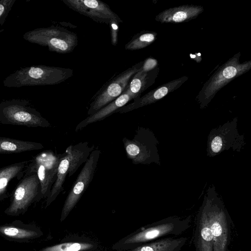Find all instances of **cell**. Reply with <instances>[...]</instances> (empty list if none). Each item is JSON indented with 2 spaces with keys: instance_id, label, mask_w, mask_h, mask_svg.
<instances>
[{
  "instance_id": "1",
  "label": "cell",
  "mask_w": 251,
  "mask_h": 251,
  "mask_svg": "<svg viewBox=\"0 0 251 251\" xmlns=\"http://www.w3.org/2000/svg\"><path fill=\"white\" fill-rule=\"evenodd\" d=\"M191 216L185 218L170 216L141 227L114 243L111 249L126 251L160 239L162 237L179 236L190 226Z\"/></svg>"
},
{
  "instance_id": "2",
  "label": "cell",
  "mask_w": 251,
  "mask_h": 251,
  "mask_svg": "<svg viewBox=\"0 0 251 251\" xmlns=\"http://www.w3.org/2000/svg\"><path fill=\"white\" fill-rule=\"evenodd\" d=\"M73 75V70L70 68L31 66L16 71L5 78L3 84L8 87L51 85L65 81Z\"/></svg>"
},
{
  "instance_id": "3",
  "label": "cell",
  "mask_w": 251,
  "mask_h": 251,
  "mask_svg": "<svg viewBox=\"0 0 251 251\" xmlns=\"http://www.w3.org/2000/svg\"><path fill=\"white\" fill-rule=\"evenodd\" d=\"M203 201L205 204L213 237V251H228L230 218L214 186L209 187Z\"/></svg>"
},
{
  "instance_id": "4",
  "label": "cell",
  "mask_w": 251,
  "mask_h": 251,
  "mask_svg": "<svg viewBox=\"0 0 251 251\" xmlns=\"http://www.w3.org/2000/svg\"><path fill=\"white\" fill-rule=\"evenodd\" d=\"M241 52L230 58L212 75L196 97L201 109L208 106L216 94L230 81L251 69V60L240 63Z\"/></svg>"
},
{
  "instance_id": "5",
  "label": "cell",
  "mask_w": 251,
  "mask_h": 251,
  "mask_svg": "<svg viewBox=\"0 0 251 251\" xmlns=\"http://www.w3.org/2000/svg\"><path fill=\"white\" fill-rule=\"evenodd\" d=\"M123 142L126 156L133 164L154 163L160 166L157 149L159 142L149 128L138 127L132 139L124 137Z\"/></svg>"
},
{
  "instance_id": "6",
  "label": "cell",
  "mask_w": 251,
  "mask_h": 251,
  "mask_svg": "<svg viewBox=\"0 0 251 251\" xmlns=\"http://www.w3.org/2000/svg\"><path fill=\"white\" fill-rule=\"evenodd\" d=\"M0 123L29 127H48L50 123L25 100L13 99L0 103Z\"/></svg>"
},
{
  "instance_id": "7",
  "label": "cell",
  "mask_w": 251,
  "mask_h": 251,
  "mask_svg": "<svg viewBox=\"0 0 251 251\" xmlns=\"http://www.w3.org/2000/svg\"><path fill=\"white\" fill-rule=\"evenodd\" d=\"M23 37L26 41L47 47L50 51L59 53L72 52L78 43L76 33L60 26L37 28L26 32Z\"/></svg>"
},
{
  "instance_id": "8",
  "label": "cell",
  "mask_w": 251,
  "mask_h": 251,
  "mask_svg": "<svg viewBox=\"0 0 251 251\" xmlns=\"http://www.w3.org/2000/svg\"><path fill=\"white\" fill-rule=\"evenodd\" d=\"M237 118L212 129L207 137V155L216 156L225 151L232 149L241 151L246 143L244 135H240L237 129Z\"/></svg>"
},
{
  "instance_id": "9",
  "label": "cell",
  "mask_w": 251,
  "mask_h": 251,
  "mask_svg": "<svg viewBox=\"0 0 251 251\" xmlns=\"http://www.w3.org/2000/svg\"><path fill=\"white\" fill-rule=\"evenodd\" d=\"M143 61L129 67L111 77L92 98L88 116L93 115L117 99L126 89L132 77L141 69Z\"/></svg>"
},
{
  "instance_id": "10",
  "label": "cell",
  "mask_w": 251,
  "mask_h": 251,
  "mask_svg": "<svg viewBox=\"0 0 251 251\" xmlns=\"http://www.w3.org/2000/svg\"><path fill=\"white\" fill-rule=\"evenodd\" d=\"M23 177L14 190L9 206L4 211L8 216L24 214L32 203L41 199L40 182L37 174L32 172Z\"/></svg>"
},
{
  "instance_id": "11",
  "label": "cell",
  "mask_w": 251,
  "mask_h": 251,
  "mask_svg": "<svg viewBox=\"0 0 251 251\" xmlns=\"http://www.w3.org/2000/svg\"><path fill=\"white\" fill-rule=\"evenodd\" d=\"M62 156L51 151L42 152L31 159L24 175L35 172L41 185V197L47 198L56 180L58 165ZM24 176V175H23Z\"/></svg>"
},
{
  "instance_id": "12",
  "label": "cell",
  "mask_w": 251,
  "mask_h": 251,
  "mask_svg": "<svg viewBox=\"0 0 251 251\" xmlns=\"http://www.w3.org/2000/svg\"><path fill=\"white\" fill-rule=\"evenodd\" d=\"M100 153L98 149L93 150L85 163L64 202L61 213V222L66 219L93 180Z\"/></svg>"
},
{
  "instance_id": "13",
  "label": "cell",
  "mask_w": 251,
  "mask_h": 251,
  "mask_svg": "<svg viewBox=\"0 0 251 251\" xmlns=\"http://www.w3.org/2000/svg\"><path fill=\"white\" fill-rule=\"evenodd\" d=\"M70 8L100 23L109 25L111 20L123 22L105 2L99 0H62Z\"/></svg>"
},
{
  "instance_id": "14",
  "label": "cell",
  "mask_w": 251,
  "mask_h": 251,
  "mask_svg": "<svg viewBox=\"0 0 251 251\" xmlns=\"http://www.w3.org/2000/svg\"><path fill=\"white\" fill-rule=\"evenodd\" d=\"M188 79V76H183L163 84L143 96L135 99L133 102L122 107L116 113H124L155 103L177 89Z\"/></svg>"
},
{
  "instance_id": "15",
  "label": "cell",
  "mask_w": 251,
  "mask_h": 251,
  "mask_svg": "<svg viewBox=\"0 0 251 251\" xmlns=\"http://www.w3.org/2000/svg\"><path fill=\"white\" fill-rule=\"evenodd\" d=\"M43 235L40 228L35 225L25 224L19 220L0 225V235L10 241L29 243Z\"/></svg>"
},
{
  "instance_id": "16",
  "label": "cell",
  "mask_w": 251,
  "mask_h": 251,
  "mask_svg": "<svg viewBox=\"0 0 251 251\" xmlns=\"http://www.w3.org/2000/svg\"><path fill=\"white\" fill-rule=\"evenodd\" d=\"M194 245L195 251H213V237L203 201L197 216Z\"/></svg>"
},
{
  "instance_id": "17",
  "label": "cell",
  "mask_w": 251,
  "mask_h": 251,
  "mask_svg": "<svg viewBox=\"0 0 251 251\" xmlns=\"http://www.w3.org/2000/svg\"><path fill=\"white\" fill-rule=\"evenodd\" d=\"M201 5H182L171 7L160 12L155 20L161 23H182L196 19L204 11Z\"/></svg>"
},
{
  "instance_id": "18",
  "label": "cell",
  "mask_w": 251,
  "mask_h": 251,
  "mask_svg": "<svg viewBox=\"0 0 251 251\" xmlns=\"http://www.w3.org/2000/svg\"><path fill=\"white\" fill-rule=\"evenodd\" d=\"M98 243L85 237L73 235L63 238L59 243L45 247L39 251H96Z\"/></svg>"
},
{
  "instance_id": "19",
  "label": "cell",
  "mask_w": 251,
  "mask_h": 251,
  "mask_svg": "<svg viewBox=\"0 0 251 251\" xmlns=\"http://www.w3.org/2000/svg\"><path fill=\"white\" fill-rule=\"evenodd\" d=\"M132 100H133L132 97L126 90L117 99L80 122L76 126L75 131L81 130L91 124L104 120L116 113L118 109L126 105Z\"/></svg>"
},
{
  "instance_id": "20",
  "label": "cell",
  "mask_w": 251,
  "mask_h": 251,
  "mask_svg": "<svg viewBox=\"0 0 251 251\" xmlns=\"http://www.w3.org/2000/svg\"><path fill=\"white\" fill-rule=\"evenodd\" d=\"M159 71L158 67L149 72L140 69L131 78L126 91L130 94L133 100L140 97L142 92L154 83Z\"/></svg>"
},
{
  "instance_id": "21",
  "label": "cell",
  "mask_w": 251,
  "mask_h": 251,
  "mask_svg": "<svg viewBox=\"0 0 251 251\" xmlns=\"http://www.w3.org/2000/svg\"><path fill=\"white\" fill-rule=\"evenodd\" d=\"M188 238L168 237L160 238L126 251H180Z\"/></svg>"
},
{
  "instance_id": "22",
  "label": "cell",
  "mask_w": 251,
  "mask_h": 251,
  "mask_svg": "<svg viewBox=\"0 0 251 251\" xmlns=\"http://www.w3.org/2000/svg\"><path fill=\"white\" fill-rule=\"evenodd\" d=\"M94 149V146H89L87 142L72 145L66 149L65 151L68 153L70 160L69 176H73L86 162Z\"/></svg>"
},
{
  "instance_id": "23",
  "label": "cell",
  "mask_w": 251,
  "mask_h": 251,
  "mask_svg": "<svg viewBox=\"0 0 251 251\" xmlns=\"http://www.w3.org/2000/svg\"><path fill=\"white\" fill-rule=\"evenodd\" d=\"M31 160L14 163L0 169V201L7 197L9 182L15 177L23 176L25 170Z\"/></svg>"
},
{
  "instance_id": "24",
  "label": "cell",
  "mask_w": 251,
  "mask_h": 251,
  "mask_svg": "<svg viewBox=\"0 0 251 251\" xmlns=\"http://www.w3.org/2000/svg\"><path fill=\"white\" fill-rule=\"evenodd\" d=\"M70 165L69 155L66 151L62 154L58 165L56 180L51 188L50 194L47 198L45 207L49 206L63 190V185Z\"/></svg>"
},
{
  "instance_id": "25",
  "label": "cell",
  "mask_w": 251,
  "mask_h": 251,
  "mask_svg": "<svg viewBox=\"0 0 251 251\" xmlns=\"http://www.w3.org/2000/svg\"><path fill=\"white\" fill-rule=\"evenodd\" d=\"M43 145L37 142L0 137V153H20L42 149Z\"/></svg>"
},
{
  "instance_id": "26",
  "label": "cell",
  "mask_w": 251,
  "mask_h": 251,
  "mask_svg": "<svg viewBox=\"0 0 251 251\" xmlns=\"http://www.w3.org/2000/svg\"><path fill=\"white\" fill-rule=\"evenodd\" d=\"M157 36L155 31L143 30L134 35L125 46L126 50H135L145 48L153 43Z\"/></svg>"
},
{
  "instance_id": "27",
  "label": "cell",
  "mask_w": 251,
  "mask_h": 251,
  "mask_svg": "<svg viewBox=\"0 0 251 251\" xmlns=\"http://www.w3.org/2000/svg\"><path fill=\"white\" fill-rule=\"evenodd\" d=\"M15 1L16 0H0V25H2L4 24Z\"/></svg>"
},
{
  "instance_id": "28",
  "label": "cell",
  "mask_w": 251,
  "mask_h": 251,
  "mask_svg": "<svg viewBox=\"0 0 251 251\" xmlns=\"http://www.w3.org/2000/svg\"><path fill=\"white\" fill-rule=\"evenodd\" d=\"M120 21L113 19L111 20L109 23L111 37V44L114 46H116L118 43V33L119 29V24Z\"/></svg>"
},
{
  "instance_id": "29",
  "label": "cell",
  "mask_w": 251,
  "mask_h": 251,
  "mask_svg": "<svg viewBox=\"0 0 251 251\" xmlns=\"http://www.w3.org/2000/svg\"><path fill=\"white\" fill-rule=\"evenodd\" d=\"M158 61L155 58L149 57L143 61L140 70L145 72L151 71L158 67Z\"/></svg>"
},
{
  "instance_id": "30",
  "label": "cell",
  "mask_w": 251,
  "mask_h": 251,
  "mask_svg": "<svg viewBox=\"0 0 251 251\" xmlns=\"http://www.w3.org/2000/svg\"><path fill=\"white\" fill-rule=\"evenodd\" d=\"M190 57L198 63H200L201 60V55L200 52H196L194 54L190 53Z\"/></svg>"
}]
</instances>
